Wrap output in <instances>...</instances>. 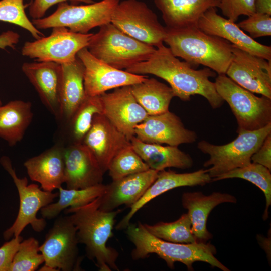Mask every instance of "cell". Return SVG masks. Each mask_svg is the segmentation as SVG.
Returning a JSON list of instances; mask_svg holds the SVG:
<instances>
[{"instance_id":"cell-13","label":"cell","mask_w":271,"mask_h":271,"mask_svg":"<svg viewBox=\"0 0 271 271\" xmlns=\"http://www.w3.org/2000/svg\"><path fill=\"white\" fill-rule=\"evenodd\" d=\"M77 57L84 66V85L87 96H99L106 91L131 86L146 80L148 77L114 68L93 56L84 48Z\"/></svg>"},{"instance_id":"cell-9","label":"cell","mask_w":271,"mask_h":271,"mask_svg":"<svg viewBox=\"0 0 271 271\" xmlns=\"http://www.w3.org/2000/svg\"><path fill=\"white\" fill-rule=\"evenodd\" d=\"M0 163L12 178L20 200L17 216L12 226L4 232V239L8 240L13 236L20 235L28 225H30L35 231L41 232L45 228L46 222L43 217L37 218V214L41 209L52 203L58 193L44 191L35 184H28V179L25 177L19 178L9 157H2Z\"/></svg>"},{"instance_id":"cell-5","label":"cell","mask_w":271,"mask_h":271,"mask_svg":"<svg viewBox=\"0 0 271 271\" xmlns=\"http://www.w3.org/2000/svg\"><path fill=\"white\" fill-rule=\"evenodd\" d=\"M99 28L87 48L95 57L114 68L125 70L148 60L156 50L126 34L111 22Z\"/></svg>"},{"instance_id":"cell-12","label":"cell","mask_w":271,"mask_h":271,"mask_svg":"<svg viewBox=\"0 0 271 271\" xmlns=\"http://www.w3.org/2000/svg\"><path fill=\"white\" fill-rule=\"evenodd\" d=\"M111 23L132 38L157 47L163 44L165 27L157 15L142 1H120L111 16Z\"/></svg>"},{"instance_id":"cell-24","label":"cell","mask_w":271,"mask_h":271,"mask_svg":"<svg viewBox=\"0 0 271 271\" xmlns=\"http://www.w3.org/2000/svg\"><path fill=\"white\" fill-rule=\"evenodd\" d=\"M63 149L55 145L24 163L29 178L44 191L52 192L64 183Z\"/></svg>"},{"instance_id":"cell-28","label":"cell","mask_w":271,"mask_h":271,"mask_svg":"<svg viewBox=\"0 0 271 271\" xmlns=\"http://www.w3.org/2000/svg\"><path fill=\"white\" fill-rule=\"evenodd\" d=\"M30 102L16 100L0 106V138L13 146L21 141L33 118Z\"/></svg>"},{"instance_id":"cell-14","label":"cell","mask_w":271,"mask_h":271,"mask_svg":"<svg viewBox=\"0 0 271 271\" xmlns=\"http://www.w3.org/2000/svg\"><path fill=\"white\" fill-rule=\"evenodd\" d=\"M226 75L244 89L271 99V61L232 45Z\"/></svg>"},{"instance_id":"cell-8","label":"cell","mask_w":271,"mask_h":271,"mask_svg":"<svg viewBox=\"0 0 271 271\" xmlns=\"http://www.w3.org/2000/svg\"><path fill=\"white\" fill-rule=\"evenodd\" d=\"M120 0H102L86 5L69 4L67 2L58 4L50 15L32 22L39 30L64 27L82 34L92 29L111 22L113 12Z\"/></svg>"},{"instance_id":"cell-29","label":"cell","mask_w":271,"mask_h":271,"mask_svg":"<svg viewBox=\"0 0 271 271\" xmlns=\"http://www.w3.org/2000/svg\"><path fill=\"white\" fill-rule=\"evenodd\" d=\"M131 91L148 115H157L169 111L174 94L171 88L154 78L130 86Z\"/></svg>"},{"instance_id":"cell-25","label":"cell","mask_w":271,"mask_h":271,"mask_svg":"<svg viewBox=\"0 0 271 271\" xmlns=\"http://www.w3.org/2000/svg\"><path fill=\"white\" fill-rule=\"evenodd\" d=\"M162 13L166 27L181 28L197 26L208 9L219 7L220 0H154Z\"/></svg>"},{"instance_id":"cell-32","label":"cell","mask_w":271,"mask_h":271,"mask_svg":"<svg viewBox=\"0 0 271 271\" xmlns=\"http://www.w3.org/2000/svg\"><path fill=\"white\" fill-rule=\"evenodd\" d=\"M143 225L150 234L165 241L184 244L197 242L192 233L187 213L173 222H159L153 225L143 223Z\"/></svg>"},{"instance_id":"cell-44","label":"cell","mask_w":271,"mask_h":271,"mask_svg":"<svg viewBox=\"0 0 271 271\" xmlns=\"http://www.w3.org/2000/svg\"><path fill=\"white\" fill-rule=\"evenodd\" d=\"M1 105H2V103L1 101L0 100V106H1Z\"/></svg>"},{"instance_id":"cell-35","label":"cell","mask_w":271,"mask_h":271,"mask_svg":"<svg viewBox=\"0 0 271 271\" xmlns=\"http://www.w3.org/2000/svg\"><path fill=\"white\" fill-rule=\"evenodd\" d=\"M25 0H0V21L17 25L28 31L35 39L44 36L27 17Z\"/></svg>"},{"instance_id":"cell-43","label":"cell","mask_w":271,"mask_h":271,"mask_svg":"<svg viewBox=\"0 0 271 271\" xmlns=\"http://www.w3.org/2000/svg\"><path fill=\"white\" fill-rule=\"evenodd\" d=\"M255 13L271 15V0H254Z\"/></svg>"},{"instance_id":"cell-27","label":"cell","mask_w":271,"mask_h":271,"mask_svg":"<svg viewBox=\"0 0 271 271\" xmlns=\"http://www.w3.org/2000/svg\"><path fill=\"white\" fill-rule=\"evenodd\" d=\"M130 142L133 149L150 169L158 171L170 167L186 169L193 165L191 157L177 146L147 143L135 136Z\"/></svg>"},{"instance_id":"cell-18","label":"cell","mask_w":271,"mask_h":271,"mask_svg":"<svg viewBox=\"0 0 271 271\" xmlns=\"http://www.w3.org/2000/svg\"><path fill=\"white\" fill-rule=\"evenodd\" d=\"M197 27L207 34L223 38L240 49L271 61L270 46L250 37L235 22L219 15L216 8H211L203 14Z\"/></svg>"},{"instance_id":"cell-23","label":"cell","mask_w":271,"mask_h":271,"mask_svg":"<svg viewBox=\"0 0 271 271\" xmlns=\"http://www.w3.org/2000/svg\"><path fill=\"white\" fill-rule=\"evenodd\" d=\"M181 201L183 207L188 211L192 231L197 241L206 242L212 238L206 226L211 211L223 203H236L237 199L230 194L218 192L209 195L201 192H189L182 194Z\"/></svg>"},{"instance_id":"cell-42","label":"cell","mask_w":271,"mask_h":271,"mask_svg":"<svg viewBox=\"0 0 271 271\" xmlns=\"http://www.w3.org/2000/svg\"><path fill=\"white\" fill-rule=\"evenodd\" d=\"M20 40V35L13 31L8 30L0 34V48L5 49L7 47L15 48Z\"/></svg>"},{"instance_id":"cell-21","label":"cell","mask_w":271,"mask_h":271,"mask_svg":"<svg viewBox=\"0 0 271 271\" xmlns=\"http://www.w3.org/2000/svg\"><path fill=\"white\" fill-rule=\"evenodd\" d=\"M212 181L207 169L185 173H178L171 170L160 171L155 181L141 198L131 206L130 210L116 225V230L125 229L134 215L147 203L158 196L175 188L183 186H203Z\"/></svg>"},{"instance_id":"cell-34","label":"cell","mask_w":271,"mask_h":271,"mask_svg":"<svg viewBox=\"0 0 271 271\" xmlns=\"http://www.w3.org/2000/svg\"><path fill=\"white\" fill-rule=\"evenodd\" d=\"M150 168L131 145L118 152L111 160L107 170L112 181L147 171Z\"/></svg>"},{"instance_id":"cell-19","label":"cell","mask_w":271,"mask_h":271,"mask_svg":"<svg viewBox=\"0 0 271 271\" xmlns=\"http://www.w3.org/2000/svg\"><path fill=\"white\" fill-rule=\"evenodd\" d=\"M82 143L92 153L104 173L114 156L131 145L130 141L102 114L94 116Z\"/></svg>"},{"instance_id":"cell-22","label":"cell","mask_w":271,"mask_h":271,"mask_svg":"<svg viewBox=\"0 0 271 271\" xmlns=\"http://www.w3.org/2000/svg\"><path fill=\"white\" fill-rule=\"evenodd\" d=\"M22 70L43 103L55 115L60 116V64L50 61L25 62Z\"/></svg>"},{"instance_id":"cell-2","label":"cell","mask_w":271,"mask_h":271,"mask_svg":"<svg viewBox=\"0 0 271 271\" xmlns=\"http://www.w3.org/2000/svg\"><path fill=\"white\" fill-rule=\"evenodd\" d=\"M99 197L83 206L64 210L77 229L78 243L85 246L87 257L95 261L101 271L119 270L116 261L118 252L107 245L113 235L115 218L122 211H104L99 208Z\"/></svg>"},{"instance_id":"cell-37","label":"cell","mask_w":271,"mask_h":271,"mask_svg":"<svg viewBox=\"0 0 271 271\" xmlns=\"http://www.w3.org/2000/svg\"><path fill=\"white\" fill-rule=\"evenodd\" d=\"M237 25L253 39L271 35V15L268 14L254 13Z\"/></svg>"},{"instance_id":"cell-4","label":"cell","mask_w":271,"mask_h":271,"mask_svg":"<svg viewBox=\"0 0 271 271\" xmlns=\"http://www.w3.org/2000/svg\"><path fill=\"white\" fill-rule=\"evenodd\" d=\"M165 29L164 42L175 56L195 68L202 65L218 75L226 74L233 57L232 45L227 40L207 34L197 26Z\"/></svg>"},{"instance_id":"cell-39","label":"cell","mask_w":271,"mask_h":271,"mask_svg":"<svg viewBox=\"0 0 271 271\" xmlns=\"http://www.w3.org/2000/svg\"><path fill=\"white\" fill-rule=\"evenodd\" d=\"M68 1L75 5L80 3L91 4L94 2L93 0H34L29 6V15L32 19L42 18L47 10L53 5Z\"/></svg>"},{"instance_id":"cell-40","label":"cell","mask_w":271,"mask_h":271,"mask_svg":"<svg viewBox=\"0 0 271 271\" xmlns=\"http://www.w3.org/2000/svg\"><path fill=\"white\" fill-rule=\"evenodd\" d=\"M22 240L23 237L19 235L0 247V271H9L14 256Z\"/></svg>"},{"instance_id":"cell-16","label":"cell","mask_w":271,"mask_h":271,"mask_svg":"<svg viewBox=\"0 0 271 271\" xmlns=\"http://www.w3.org/2000/svg\"><path fill=\"white\" fill-rule=\"evenodd\" d=\"M134 136L142 142L178 146L191 144L197 139L196 133L185 128L181 119L175 113L168 111L149 115L134 129Z\"/></svg>"},{"instance_id":"cell-17","label":"cell","mask_w":271,"mask_h":271,"mask_svg":"<svg viewBox=\"0 0 271 271\" xmlns=\"http://www.w3.org/2000/svg\"><path fill=\"white\" fill-rule=\"evenodd\" d=\"M63 155L64 183L67 189H84L102 183L105 173L82 142L64 148Z\"/></svg>"},{"instance_id":"cell-3","label":"cell","mask_w":271,"mask_h":271,"mask_svg":"<svg viewBox=\"0 0 271 271\" xmlns=\"http://www.w3.org/2000/svg\"><path fill=\"white\" fill-rule=\"evenodd\" d=\"M125 229L128 239L134 246L131 252L133 260L155 254L171 269L174 268V263L179 262L185 265L188 270H193V264L202 261L223 271L230 270L215 257L216 249L210 243L184 244L165 241L150 234L140 222L138 224L130 223Z\"/></svg>"},{"instance_id":"cell-15","label":"cell","mask_w":271,"mask_h":271,"mask_svg":"<svg viewBox=\"0 0 271 271\" xmlns=\"http://www.w3.org/2000/svg\"><path fill=\"white\" fill-rule=\"evenodd\" d=\"M100 97L102 114L130 141L134 136L136 126L149 115L133 96L130 86L116 88Z\"/></svg>"},{"instance_id":"cell-10","label":"cell","mask_w":271,"mask_h":271,"mask_svg":"<svg viewBox=\"0 0 271 271\" xmlns=\"http://www.w3.org/2000/svg\"><path fill=\"white\" fill-rule=\"evenodd\" d=\"M77 229L69 216H61L54 223L39 246L44 264L39 270H81Z\"/></svg>"},{"instance_id":"cell-7","label":"cell","mask_w":271,"mask_h":271,"mask_svg":"<svg viewBox=\"0 0 271 271\" xmlns=\"http://www.w3.org/2000/svg\"><path fill=\"white\" fill-rule=\"evenodd\" d=\"M214 83L217 93L234 115L237 129L254 130L271 123L270 98L255 95L225 74L218 75Z\"/></svg>"},{"instance_id":"cell-1","label":"cell","mask_w":271,"mask_h":271,"mask_svg":"<svg viewBox=\"0 0 271 271\" xmlns=\"http://www.w3.org/2000/svg\"><path fill=\"white\" fill-rule=\"evenodd\" d=\"M138 75L152 74L160 77L170 85L175 97L184 101L191 96L199 95L204 97L212 108L222 106L224 100L217 93L214 82L209 80L216 73L204 67L196 70L185 61H181L163 44L158 46L147 60L125 69Z\"/></svg>"},{"instance_id":"cell-20","label":"cell","mask_w":271,"mask_h":271,"mask_svg":"<svg viewBox=\"0 0 271 271\" xmlns=\"http://www.w3.org/2000/svg\"><path fill=\"white\" fill-rule=\"evenodd\" d=\"M159 172L149 169L112 181L99 196V208L104 211H111L122 205L130 207L155 181Z\"/></svg>"},{"instance_id":"cell-38","label":"cell","mask_w":271,"mask_h":271,"mask_svg":"<svg viewBox=\"0 0 271 271\" xmlns=\"http://www.w3.org/2000/svg\"><path fill=\"white\" fill-rule=\"evenodd\" d=\"M222 14L235 22L240 16H249L255 13L254 0H220L218 7Z\"/></svg>"},{"instance_id":"cell-30","label":"cell","mask_w":271,"mask_h":271,"mask_svg":"<svg viewBox=\"0 0 271 271\" xmlns=\"http://www.w3.org/2000/svg\"><path fill=\"white\" fill-rule=\"evenodd\" d=\"M107 185L102 183L84 189H64L59 187L58 200L51 203L40 210L44 219H52L68 208L76 207L87 204L101 196L106 189Z\"/></svg>"},{"instance_id":"cell-36","label":"cell","mask_w":271,"mask_h":271,"mask_svg":"<svg viewBox=\"0 0 271 271\" xmlns=\"http://www.w3.org/2000/svg\"><path fill=\"white\" fill-rule=\"evenodd\" d=\"M38 241L34 237L22 240L16 252L9 271H34L44 263Z\"/></svg>"},{"instance_id":"cell-31","label":"cell","mask_w":271,"mask_h":271,"mask_svg":"<svg viewBox=\"0 0 271 271\" xmlns=\"http://www.w3.org/2000/svg\"><path fill=\"white\" fill-rule=\"evenodd\" d=\"M235 178L249 181L263 192L265 196L266 204L262 218L264 220H266L268 217V210L271 205L270 170L260 164L251 162L246 166L233 169L218 177L212 178V181H216Z\"/></svg>"},{"instance_id":"cell-33","label":"cell","mask_w":271,"mask_h":271,"mask_svg":"<svg viewBox=\"0 0 271 271\" xmlns=\"http://www.w3.org/2000/svg\"><path fill=\"white\" fill-rule=\"evenodd\" d=\"M97 114H103L100 95H86L70 120L75 142H82L91 126L94 116Z\"/></svg>"},{"instance_id":"cell-26","label":"cell","mask_w":271,"mask_h":271,"mask_svg":"<svg viewBox=\"0 0 271 271\" xmlns=\"http://www.w3.org/2000/svg\"><path fill=\"white\" fill-rule=\"evenodd\" d=\"M60 116L70 120L86 96L84 85V66L77 57L60 64Z\"/></svg>"},{"instance_id":"cell-6","label":"cell","mask_w":271,"mask_h":271,"mask_svg":"<svg viewBox=\"0 0 271 271\" xmlns=\"http://www.w3.org/2000/svg\"><path fill=\"white\" fill-rule=\"evenodd\" d=\"M236 132L237 137L225 145H214L205 140L198 143V149L210 156L203 166H211L207 170L212 178L251 163L253 154L271 134V123L259 129H237Z\"/></svg>"},{"instance_id":"cell-11","label":"cell","mask_w":271,"mask_h":271,"mask_svg":"<svg viewBox=\"0 0 271 271\" xmlns=\"http://www.w3.org/2000/svg\"><path fill=\"white\" fill-rule=\"evenodd\" d=\"M93 35V33L74 32L64 27H55L49 36L25 42L21 53L37 61L69 63L76 59L80 50L87 47Z\"/></svg>"},{"instance_id":"cell-41","label":"cell","mask_w":271,"mask_h":271,"mask_svg":"<svg viewBox=\"0 0 271 271\" xmlns=\"http://www.w3.org/2000/svg\"><path fill=\"white\" fill-rule=\"evenodd\" d=\"M251 162L260 164L271 171V134L251 158Z\"/></svg>"}]
</instances>
